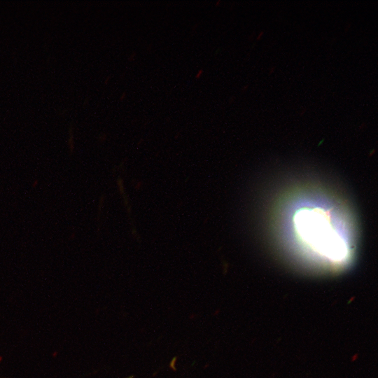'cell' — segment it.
<instances>
[{
  "mask_svg": "<svg viewBox=\"0 0 378 378\" xmlns=\"http://www.w3.org/2000/svg\"><path fill=\"white\" fill-rule=\"evenodd\" d=\"M340 211L322 202H303L295 207L288 228L295 243L319 264L340 267L351 252L349 227Z\"/></svg>",
  "mask_w": 378,
  "mask_h": 378,
  "instance_id": "6da1fadb",
  "label": "cell"
}]
</instances>
